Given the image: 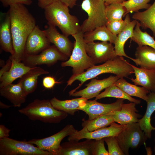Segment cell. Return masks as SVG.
Wrapping results in <instances>:
<instances>
[{
	"label": "cell",
	"mask_w": 155,
	"mask_h": 155,
	"mask_svg": "<svg viewBox=\"0 0 155 155\" xmlns=\"http://www.w3.org/2000/svg\"><path fill=\"white\" fill-rule=\"evenodd\" d=\"M10 18L14 54L11 58L21 62L24 54L27 39L36 25L34 18L25 5L14 4L8 11Z\"/></svg>",
	"instance_id": "cell-1"
},
{
	"label": "cell",
	"mask_w": 155,
	"mask_h": 155,
	"mask_svg": "<svg viewBox=\"0 0 155 155\" xmlns=\"http://www.w3.org/2000/svg\"><path fill=\"white\" fill-rule=\"evenodd\" d=\"M111 73L121 78L128 76L134 73V70L129 62L123 56H117L113 59L108 60L103 64L94 65L87 69L84 73L78 75H72L67 82V86L71 85L76 80L80 82L79 86L69 92L70 96L75 92L86 81L92 79L100 74Z\"/></svg>",
	"instance_id": "cell-2"
},
{
	"label": "cell",
	"mask_w": 155,
	"mask_h": 155,
	"mask_svg": "<svg viewBox=\"0 0 155 155\" xmlns=\"http://www.w3.org/2000/svg\"><path fill=\"white\" fill-rule=\"evenodd\" d=\"M69 8L58 0L44 9L47 24L57 27L63 34L68 37L81 31L78 18L69 13Z\"/></svg>",
	"instance_id": "cell-3"
},
{
	"label": "cell",
	"mask_w": 155,
	"mask_h": 155,
	"mask_svg": "<svg viewBox=\"0 0 155 155\" xmlns=\"http://www.w3.org/2000/svg\"><path fill=\"white\" fill-rule=\"evenodd\" d=\"M18 111L31 120L50 123H59L68 115L67 113L55 108L49 100L35 99Z\"/></svg>",
	"instance_id": "cell-4"
},
{
	"label": "cell",
	"mask_w": 155,
	"mask_h": 155,
	"mask_svg": "<svg viewBox=\"0 0 155 155\" xmlns=\"http://www.w3.org/2000/svg\"><path fill=\"white\" fill-rule=\"evenodd\" d=\"M84 34L80 31L72 36L75 41L71 54L68 60L62 62L61 64L62 67H71L74 75L81 74L85 70L95 65L86 52Z\"/></svg>",
	"instance_id": "cell-5"
},
{
	"label": "cell",
	"mask_w": 155,
	"mask_h": 155,
	"mask_svg": "<svg viewBox=\"0 0 155 155\" xmlns=\"http://www.w3.org/2000/svg\"><path fill=\"white\" fill-rule=\"evenodd\" d=\"M82 9L86 12L88 18L80 26L84 33L102 26H106L108 22L106 15V5L103 0H84Z\"/></svg>",
	"instance_id": "cell-6"
},
{
	"label": "cell",
	"mask_w": 155,
	"mask_h": 155,
	"mask_svg": "<svg viewBox=\"0 0 155 155\" xmlns=\"http://www.w3.org/2000/svg\"><path fill=\"white\" fill-rule=\"evenodd\" d=\"M119 146L125 155H129L131 148L135 149L144 144L148 139L138 122L125 125L117 136Z\"/></svg>",
	"instance_id": "cell-7"
},
{
	"label": "cell",
	"mask_w": 155,
	"mask_h": 155,
	"mask_svg": "<svg viewBox=\"0 0 155 155\" xmlns=\"http://www.w3.org/2000/svg\"><path fill=\"white\" fill-rule=\"evenodd\" d=\"M0 155H52L26 140H18L9 137L0 139Z\"/></svg>",
	"instance_id": "cell-8"
},
{
	"label": "cell",
	"mask_w": 155,
	"mask_h": 155,
	"mask_svg": "<svg viewBox=\"0 0 155 155\" xmlns=\"http://www.w3.org/2000/svg\"><path fill=\"white\" fill-rule=\"evenodd\" d=\"M68 58L53 45L44 50L39 54H24L22 61L26 65L33 67L43 64L51 65L58 61H66Z\"/></svg>",
	"instance_id": "cell-9"
},
{
	"label": "cell",
	"mask_w": 155,
	"mask_h": 155,
	"mask_svg": "<svg viewBox=\"0 0 155 155\" xmlns=\"http://www.w3.org/2000/svg\"><path fill=\"white\" fill-rule=\"evenodd\" d=\"M76 130L72 125L68 124L52 135L41 139H33L28 142L42 150L51 153L52 155H58L61 148L60 143L62 140Z\"/></svg>",
	"instance_id": "cell-10"
},
{
	"label": "cell",
	"mask_w": 155,
	"mask_h": 155,
	"mask_svg": "<svg viewBox=\"0 0 155 155\" xmlns=\"http://www.w3.org/2000/svg\"><path fill=\"white\" fill-rule=\"evenodd\" d=\"M125 125L113 122L109 127L101 128L90 131L85 127L76 130L69 136L68 141H78L83 139L97 140L110 136H117L124 129Z\"/></svg>",
	"instance_id": "cell-11"
},
{
	"label": "cell",
	"mask_w": 155,
	"mask_h": 155,
	"mask_svg": "<svg viewBox=\"0 0 155 155\" xmlns=\"http://www.w3.org/2000/svg\"><path fill=\"white\" fill-rule=\"evenodd\" d=\"M85 47L87 54L95 64L105 62L117 56L114 46L109 42L86 43Z\"/></svg>",
	"instance_id": "cell-12"
},
{
	"label": "cell",
	"mask_w": 155,
	"mask_h": 155,
	"mask_svg": "<svg viewBox=\"0 0 155 155\" xmlns=\"http://www.w3.org/2000/svg\"><path fill=\"white\" fill-rule=\"evenodd\" d=\"M124 100L119 98L111 104L99 103L95 100H87L83 102L78 109L86 113L88 116V120H90L121 109Z\"/></svg>",
	"instance_id": "cell-13"
},
{
	"label": "cell",
	"mask_w": 155,
	"mask_h": 155,
	"mask_svg": "<svg viewBox=\"0 0 155 155\" xmlns=\"http://www.w3.org/2000/svg\"><path fill=\"white\" fill-rule=\"evenodd\" d=\"M50 43L44 30L36 25L27 37L24 54H38L49 47Z\"/></svg>",
	"instance_id": "cell-14"
},
{
	"label": "cell",
	"mask_w": 155,
	"mask_h": 155,
	"mask_svg": "<svg viewBox=\"0 0 155 155\" xmlns=\"http://www.w3.org/2000/svg\"><path fill=\"white\" fill-rule=\"evenodd\" d=\"M120 78L117 75H111L101 80L92 79L86 85V88L79 91H75L71 95L75 97L80 96L87 100L96 97L102 90L114 84Z\"/></svg>",
	"instance_id": "cell-15"
},
{
	"label": "cell",
	"mask_w": 155,
	"mask_h": 155,
	"mask_svg": "<svg viewBox=\"0 0 155 155\" xmlns=\"http://www.w3.org/2000/svg\"><path fill=\"white\" fill-rule=\"evenodd\" d=\"M46 28L43 30L45 34L51 43L54 44L62 53L70 57L73 50V44L67 36L60 34L57 30L56 27L47 24Z\"/></svg>",
	"instance_id": "cell-16"
},
{
	"label": "cell",
	"mask_w": 155,
	"mask_h": 155,
	"mask_svg": "<svg viewBox=\"0 0 155 155\" xmlns=\"http://www.w3.org/2000/svg\"><path fill=\"white\" fill-rule=\"evenodd\" d=\"M94 140L86 139L81 142L68 141L61 144L58 155H92V148Z\"/></svg>",
	"instance_id": "cell-17"
},
{
	"label": "cell",
	"mask_w": 155,
	"mask_h": 155,
	"mask_svg": "<svg viewBox=\"0 0 155 155\" xmlns=\"http://www.w3.org/2000/svg\"><path fill=\"white\" fill-rule=\"evenodd\" d=\"M136 104L132 102L123 103L121 109L113 111L114 122L122 125L138 122L139 118L142 116L137 113L138 111L135 107Z\"/></svg>",
	"instance_id": "cell-18"
},
{
	"label": "cell",
	"mask_w": 155,
	"mask_h": 155,
	"mask_svg": "<svg viewBox=\"0 0 155 155\" xmlns=\"http://www.w3.org/2000/svg\"><path fill=\"white\" fill-rule=\"evenodd\" d=\"M0 95L8 100L14 107H20L26 100L27 95L21 83L9 84L0 88Z\"/></svg>",
	"instance_id": "cell-19"
},
{
	"label": "cell",
	"mask_w": 155,
	"mask_h": 155,
	"mask_svg": "<svg viewBox=\"0 0 155 155\" xmlns=\"http://www.w3.org/2000/svg\"><path fill=\"white\" fill-rule=\"evenodd\" d=\"M131 65L135 78H130L136 85L142 86L149 92L155 93V69H146Z\"/></svg>",
	"instance_id": "cell-20"
},
{
	"label": "cell",
	"mask_w": 155,
	"mask_h": 155,
	"mask_svg": "<svg viewBox=\"0 0 155 155\" xmlns=\"http://www.w3.org/2000/svg\"><path fill=\"white\" fill-rule=\"evenodd\" d=\"M0 24V45L2 50L9 53L12 56L14 54L11 30L10 20L8 11L1 15Z\"/></svg>",
	"instance_id": "cell-21"
},
{
	"label": "cell",
	"mask_w": 155,
	"mask_h": 155,
	"mask_svg": "<svg viewBox=\"0 0 155 155\" xmlns=\"http://www.w3.org/2000/svg\"><path fill=\"white\" fill-rule=\"evenodd\" d=\"M137 66L146 69H155V49L146 45L138 46L135 53Z\"/></svg>",
	"instance_id": "cell-22"
},
{
	"label": "cell",
	"mask_w": 155,
	"mask_h": 155,
	"mask_svg": "<svg viewBox=\"0 0 155 155\" xmlns=\"http://www.w3.org/2000/svg\"><path fill=\"white\" fill-rule=\"evenodd\" d=\"M49 73L48 71L40 67H34L20 78L18 82L21 83L28 95L36 89L38 76Z\"/></svg>",
	"instance_id": "cell-23"
},
{
	"label": "cell",
	"mask_w": 155,
	"mask_h": 155,
	"mask_svg": "<svg viewBox=\"0 0 155 155\" xmlns=\"http://www.w3.org/2000/svg\"><path fill=\"white\" fill-rule=\"evenodd\" d=\"M137 20H134L131 21L129 20L126 26L119 34L117 37L114 43V48L117 56H124L128 58L135 62V59L131 58L127 55L125 53L124 46L125 43L129 38L132 36L134 28L137 23Z\"/></svg>",
	"instance_id": "cell-24"
},
{
	"label": "cell",
	"mask_w": 155,
	"mask_h": 155,
	"mask_svg": "<svg viewBox=\"0 0 155 155\" xmlns=\"http://www.w3.org/2000/svg\"><path fill=\"white\" fill-rule=\"evenodd\" d=\"M12 65L9 70L0 77V88L3 87L21 78L32 67L26 65L23 63L16 61L11 58Z\"/></svg>",
	"instance_id": "cell-25"
},
{
	"label": "cell",
	"mask_w": 155,
	"mask_h": 155,
	"mask_svg": "<svg viewBox=\"0 0 155 155\" xmlns=\"http://www.w3.org/2000/svg\"><path fill=\"white\" fill-rule=\"evenodd\" d=\"M146 101L147 107L145 113L139 119L138 123L148 138H150L152 131L155 130V127H153L151 123V116L155 111V93L150 92Z\"/></svg>",
	"instance_id": "cell-26"
},
{
	"label": "cell",
	"mask_w": 155,
	"mask_h": 155,
	"mask_svg": "<svg viewBox=\"0 0 155 155\" xmlns=\"http://www.w3.org/2000/svg\"><path fill=\"white\" fill-rule=\"evenodd\" d=\"M84 38L86 43L100 40L108 42L114 44L117 36L111 32L106 26L97 27L94 30L84 34Z\"/></svg>",
	"instance_id": "cell-27"
},
{
	"label": "cell",
	"mask_w": 155,
	"mask_h": 155,
	"mask_svg": "<svg viewBox=\"0 0 155 155\" xmlns=\"http://www.w3.org/2000/svg\"><path fill=\"white\" fill-rule=\"evenodd\" d=\"M87 100L82 97L63 100L54 97L50 101L53 106L56 109L73 115L79 110V108L83 102Z\"/></svg>",
	"instance_id": "cell-28"
},
{
	"label": "cell",
	"mask_w": 155,
	"mask_h": 155,
	"mask_svg": "<svg viewBox=\"0 0 155 155\" xmlns=\"http://www.w3.org/2000/svg\"><path fill=\"white\" fill-rule=\"evenodd\" d=\"M132 18L140 22L141 27L142 29H150L155 37V0L146 10L135 13Z\"/></svg>",
	"instance_id": "cell-29"
},
{
	"label": "cell",
	"mask_w": 155,
	"mask_h": 155,
	"mask_svg": "<svg viewBox=\"0 0 155 155\" xmlns=\"http://www.w3.org/2000/svg\"><path fill=\"white\" fill-rule=\"evenodd\" d=\"M114 84L130 96L137 97L145 101L150 92L143 87H139L128 83L123 78H120Z\"/></svg>",
	"instance_id": "cell-30"
},
{
	"label": "cell",
	"mask_w": 155,
	"mask_h": 155,
	"mask_svg": "<svg viewBox=\"0 0 155 155\" xmlns=\"http://www.w3.org/2000/svg\"><path fill=\"white\" fill-rule=\"evenodd\" d=\"M113 112L109 114L101 116L92 120H84L82 123V127H85L90 131L107 127L110 125L114 120Z\"/></svg>",
	"instance_id": "cell-31"
},
{
	"label": "cell",
	"mask_w": 155,
	"mask_h": 155,
	"mask_svg": "<svg viewBox=\"0 0 155 155\" xmlns=\"http://www.w3.org/2000/svg\"><path fill=\"white\" fill-rule=\"evenodd\" d=\"M107 97L126 99L136 104H140L141 102L140 100L132 98L114 84L106 88L104 92L100 93L95 97V100H97Z\"/></svg>",
	"instance_id": "cell-32"
},
{
	"label": "cell",
	"mask_w": 155,
	"mask_h": 155,
	"mask_svg": "<svg viewBox=\"0 0 155 155\" xmlns=\"http://www.w3.org/2000/svg\"><path fill=\"white\" fill-rule=\"evenodd\" d=\"M140 27L141 24L137 20L133 36L130 38L131 40L136 43L138 46H148L155 49V40L154 36H151L146 32H142Z\"/></svg>",
	"instance_id": "cell-33"
},
{
	"label": "cell",
	"mask_w": 155,
	"mask_h": 155,
	"mask_svg": "<svg viewBox=\"0 0 155 155\" xmlns=\"http://www.w3.org/2000/svg\"><path fill=\"white\" fill-rule=\"evenodd\" d=\"M127 11L122 3H115L106 6V15L108 21L122 20Z\"/></svg>",
	"instance_id": "cell-34"
},
{
	"label": "cell",
	"mask_w": 155,
	"mask_h": 155,
	"mask_svg": "<svg viewBox=\"0 0 155 155\" xmlns=\"http://www.w3.org/2000/svg\"><path fill=\"white\" fill-rule=\"evenodd\" d=\"M151 0H128L123 1L122 4L127 10L123 17L129 13L137 12L142 9H147L151 5L148 3Z\"/></svg>",
	"instance_id": "cell-35"
},
{
	"label": "cell",
	"mask_w": 155,
	"mask_h": 155,
	"mask_svg": "<svg viewBox=\"0 0 155 155\" xmlns=\"http://www.w3.org/2000/svg\"><path fill=\"white\" fill-rule=\"evenodd\" d=\"M130 20L129 14L126 15L124 20H122L108 21L106 26L109 31L114 35L117 36L125 28L128 21Z\"/></svg>",
	"instance_id": "cell-36"
},
{
	"label": "cell",
	"mask_w": 155,
	"mask_h": 155,
	"mask_svg": "<svg viewBox=\"0 0 155 155\" xmlns=\"http://www.w3.org/2000/svg\"><path fill=\"white\" fill-rule=\"evenodd\" d=\"M108 147L109 155H125L120 148L117 136H110L104 138Z\"/></svg>",
	"instance_id": "cell-37"
},
{
	"label": "cell",
	"mask_w": 155,
	"mask_h": 155,
	"mask_svg": "<svg viewBox=\"0 0 155 155\" xmlns=\"http://www.w3.org/2000/svg\"><path fill=\"white\" fill-rule=\"evenodd\" d=\"M104 138L94 140L92 148V155H109L104 145Z\"/></svg>",
	"instance_id": "cell-38"
},
{
	"label": "cell",
	"mask_w": 155,
	"mask_h": 155,
	"mask_svg": "<svg viewBox=\"0 0 155 155\" xmlns=\"http://www.w3.org/2000/svg\"><path fill=\"white\" fill-rule=\"evenodd\" d=\"M0 1L4 7H9L12 4L18 3L29 5L32 3V0H0Z\"/></svg>",
	"instance_id": "cell-39"
},
{
	"label": "cell",
	"mask_w": 155,
	"mask_h": 155,
	"mask_svg": "<svg viewBox=\"0 0 155 155\" xmlns=\"http://www.w3.org/2000/svg\"><path fill=\"white\" fill-rule=\"evenodd\" d=\"M57 83L58 82L55 81L54 78L51 76L46 77L43 78L42 80L43 86L47 89L51 88Z\"/></svg>",
	"instance_id": "cell-40"
},
{
	"label": "cell",
	"mask_w": 155,
	"mask_h": 155,
	"mask_svg": "<svg viewBox=\"0 0 155 155\" xmlns=\"http://www.w3.org/2000/svg\"><path fill=\"white\" fill-rule=\"evenodd\" d=\"M11 130L4 125H0V139L8 137Z\"/></svg>",
	"instance_id": "cell-41"
},
{
	"label": "cell",
	"mask_w": 155,
	"mask_h": 155,
	"mask_svg": "<svg viewBox=\"0 0 155 155\" xmlns=\"http://www.w3.org/2000/svg\"><path fill=\"white\" fill-rule=\"evenodd\" d=\"M12 65V60L11 56L7 60L6 64L4 65L0 70V77L5 72L8 71L10 69Z\"/></svg>",
	"instance_id": "cell-42"
},
{
	"label": "cell",
	"mask_w": 155,
	"mask_h": 155,
	"mask_svg": "<svg viewBox=\"0 0 155 155\" xmlns=\"http://www.w3.org/2000/svg\"><path fill=\"white\" fill-rule=\"evenodd\" d=\"M58 0H37L39 7L44 9L46 7Z\"/></svg>",
	"instance_id": "cell-43"
},
{
	"label": "cell",
	"mask_w": 155,
	"mask_h": 155,
	"mask_svg": "<svg viewBox=\"0 0 155 155\" xmlns=\"http://www.w3.org/2000/svg\"><path fill=\"white\" fill-rule=\"evenodd\" d=\"M69 7L73 8L75 5L77 0H60Z\"/></svg>",
	"instance_id": "cell-44"
},
{
	"label": "cell",
	"mask_w": 155,
	"mask_h": 155,
	"mask_svg": "<svg viewBox=\"0 0 155 155\" xmlns=\"http://www.w3.org/2000/svg\"><path fill=\"white\" fill-rule=\"evenodd\" d=\"M106 6L115 3H122L126 0H103Z\"/></svg>",
	"instance_id": "cell-45"
},
{
	"label": "cell",
	"mask_w": 155,
	"mask_h": 155,
	"mask_svg": "<svg viewBox=\"0 0 155 155\" xmlns=\"http://www.w3.org/2000/svg\"><path fill=\"white\" fill-rule=\"evenodd\" d=\"M12 106H13V105H7L4 104L1 101L0 102V107L1 108H8Z\"/></svg>",
	"instance_id": "cell-46"
},
{
	"label": "cell",
	"mask_w": 155,
	"mask_h": 155,
	"mask_svg": "<svg viewBox=\"0 0 155 155\" xmlns=\"http://www.w3.org/2000/svg\"><path fill=\"white\" fill-rule=\"evenodd\" d=\"M145 147L147 154L152 155V151L151 148L149 147Z\"/></svg>",
	"instance_id": "cell-47"
},
{
	"label": "cell",
	"mask_w": 155,
	"mask_h": 155,
	"mask_svg": "<svg viewBox=\"0 0 155 155\" xmlns=\"http://www.w3.org/2000/svg\"><path fill=\"white\" fill-rule=\"evenodd\" d=\"M154 143H155V146L154 148V152H155V138L154 140Z\"/></svg>",
	"instance_id": "cell-48"
}]
</instances>
